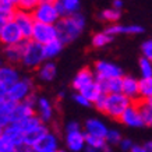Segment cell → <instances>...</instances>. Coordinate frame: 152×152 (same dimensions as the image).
<instances>
[{"label": "cell", "mask_w": 152, "mask_h": 152, "mask_svg": "<svg viewBox=\"0 0 152 152\" xmlns=\"http://www.w3.org/2000/svg\"><path fill=\"white\" fill-rule=\"evenodd\" d=\"M38 4H39V0H20L17 7L27 10V11H34Z\"/></svg>", "instance_id": "obj_39"}, {"label": "cell", "mask_w": 152, "mask_h": 152, "mask_svg": "<svg viewBox=\"0 0 152 152\" xmlns=\"http://www.w3.org/2000/svg\"><path fill=\"white\" fill-rule=\"evenodd\" d=\"M20 78V73L13 66H0V84L4 87H11Z\"/></svg>", "instance_id": "obj_18"}, {"label": "cell", "mask_w": 152, "mask_h": 152, "mask_svg": "<svg viewBox=\"0 0 152 152\" xmlns=\"http://www.w3.org/2000/svg\"><path fill=\"white\" fill-rule=\"evenodd\" d=\"M31 115H35V107L28 105L27 102H17L11 113V123H20L21 120Z\"/></svg>", "instance_id": "obj_17"}, {"label": "cell", "mask_w": 152, "mask_h": 152, "mask_svg": "<svg viewBox=\"0 0 152 152\" xmlns=\"http://www.w3.org/2000/svg\"><path fill=\"white\" fill-rule=\"evenodd\" d=\"M105 101H106V94H102L101 96H99L96 101L94 102L95 107H96L99 112H103V109H105Z\"/></svg>", "instance_id": "obj_43"}, {"label": "cell", "mask_w": 152, "mask_h": 152, "mask_svg": "<svg viewBox=\"0 0 152 152\" xmlns=\"http://www.w3.org/2000/svg\"><path fill=\"white\" fill-rule=\"evenodd\" d=\"M34 152H56L59 151V140L53 133L46 131L41 138L37 141V144L32 147Z\"/></svg>", "instance_id": "obj_13"}, {"label": "cell", "mask_w": 152, "mask_h": 152, "mask_svg": "<svg viewBox=\"0 0 152 152\" xmlns=\"http://www.w3.org/2000/svg\"><path fill=\"white\" fill-rule=\"evenodd\" d=\"M140 66V73H141V77H151L152 75V60L142 56L138 61Z\"/></svg>", "instance_id": "obj_34"}, {"label": "cell", "mask_w": 152, "mask_h": 152, "mask_svg": "<svg viewBox=\"0 0 152 152\" xmlns=\"http://www.w3.org/2000/svg\"><path fill=\"white\" fill-rule=\"evenodd\" d=\"M43 60H46L45 46L34 39H27L21 60L23 66H25L27 69H38L43 63Z\"/></svg>", "instance_id": "obj_2"}, {"label": "cell", "mask_w": 152, "mask_h": 152, "mask_svg": "<svg viewBox=\"0 0 152 152\" xmlns=\"http://www.w3.org/2000/svg\"><path fill=\"white\" fill-rule=\"evenodd\" d=\"M46 131H49V130H48V127L43 124V123H42V124H39L38 127H35V129L29 130V131H25V134H24L25 151H32V147L37 144V141L41 138V137L46 133Z\"/></svg>", "instance_id": "obj_16"}, {"label": "cell", "mask_w": 152, "mask_h": 152, "mask_svg": "<svg viewBox=\"0 0 152 152\" xmlns=\"http://www.w3.org/2000/svg\"><path fill=\"white\" fill-rule=\"evenodd\" d=\"M74 101L77 102V103H78V105H81V106H91L92 105V102L89 101V99H88L87 96H84L83 94L81 92H78V94H75V95H74Z\"/></svg>", "instance_id": "obj_41"}, {"label": "cell", "mask_w": 152, "mask_h": 152, "mask_svg": "<svg viewBox=\"0 0 152 152\" xmlns=\"http://www.w3.org/2000/svg\"><path fill=\"white\" fill-rule=\"evenodd\" d=\"M144 147H145V151H147V152H152V141L145 142V144H144Z\"/></svg>", "instance_id": "obj_47"}, {"label": "cell", "mask_w": 152, "mask_h": 152, "mask_svg": "<svg viewBox=\"0 0 152 152\" xmlns=\"http://www.w3.org/2000/svg\"><path fill=\"white\" fill-rule=\"evenodd\" d=\"M23 41H25V38H24L21 29L15 24L14 20L9 21L6 25L1 27V29H0V42L4 46L15 45V43H20V42H23Z\"/></svg>", "instance_id": "obj_6"}, {"label": "cell", "mask_w": 152, "mask_h": 152, "mask_svg": "<svg viewBox=\"0 0 152 152\" xmlns=\"http://www.w3.org/2000/svg\"><path fill=\"white\" fill-rule=\"evenodd\" d=\"M56 64L53 61H43L39 67H38V77L39 80L49 83L56 77Z\"/></svg>", "instance_id": "obj_26"}, {"label": "cell", "mask_w": 152, "mask_h": 152, "mask_svg": "<svg viewBox=\"0 0 152 152\" xmlns=\"http://www.w3.org/2000/svg\"><path fill=\"white\" fill-rule=\"evenodd\" d=\"M32 14L35 21L48 24H56L61 17L56 4H50V3H39L32 11Z\"/></svg>", "instance_id": "obj_4"}, {"label": "cell", "mask_w": 152, "mask_h": 152, "mask_svg": "<svg viewBox=\"0 0 152 152\" xmlns=\"http://www.w3.org/2000/svg\"><path fill=\"white\" fill-rule=\"evenodd\" d=\"M96 80L95 71H92L91 69H81L78 73L75 74V77L73 80V87L80 91L81 88H84L85 85H88L89 83H92Z\"/></svg>", "instance_id": "obj_19"}, {"label": "cell", "mask_w": 152, "mask_h": 152, "mask_svg": "<svg viewBox=\"0 0 152 152\" xmlns=\"http://www.w3.org/2000/svg\"><path fill=\"white\" fill-rule=\"evenodd\" d=\"M56 7L59 10L61 17L69 15V14L77 13L80 10V0H57Z\"/></svg>", "instance_id": "obj_27"}, {"label": "cell", "mask_w": 152, "mask_h": 152, "mask_svg": "<svg viewBox=\"0 0 152 152\" xmlns=\"http://www.w3.org/2000/svg\"><path fill=\"white\" fill-rule=\"evenodd\" d=\"M13 20L20 27L24 38H25V39H31L32 31H34V25L37 23L35 18H34L32 11H27V10H23V9H18V7H17L15 11H14Z\"/></svg>", "instance_id": "obj_5"}, {"label": "cell", "mask_w": 152, "mask_h": 152, "mask_svg": "<svg viewBox=\"0 0 152 152\" xmlns=\"http://www.w3.org/2000/svg\"><path fill=\"white\" fill-rule=\"evenodd\" d=\"M66 145L70 151L80 152L83 151L85 142V131H81V129H69L66 130Z\"/></svg>", "instance_id": "obj_11"}, {"label": "cell", "mask_w": 152, "mask_h": 152, "mask_svg": "<svg viewBox=\"0 0 152 152\" xmlns=\"http://www.w3.org/2000/svg\"><path fill=\"white\" fill-rule=\"evenodd\" d=\"M1 134H3V127L0 126V135H1Z\"/></svg>", "instance_id": "obj_50"}, {"label": "cell", "mask_w": 152, "mask_h": 152, "mask_svg": "<svg viewBox=\"0 0 152 152\" xmlns=\"http://www.w3.org/2000/svg\"><path fill=\"white\" fill-rule=\"evenodd\" d=\"M29 94H32V81L28 78H21L9 87V99L14 102L25 101V98Z\"/></svg>", "instance_id": "obj_8"}, {"label": "cell", "mask_w": 152, "mask_h": 152, "mask_svg": "<svg viewBox=\"0 0 152 152\" xmlns=\"http://www.w3.org/2000/svg\"><path fill=\"white\" fill-rule=\"evenodd\" d=\"M106 32H109L110 35L116 37L120 34H124V35H138V34L144 32V28L140 25H121V24H110L109 27L105 29Z\"/></svg>", "instance_id": "obj_15"}, {"label": "cell", "mask_w": 152, "mask_h": 152, "mask_svg": "<svg viewBox=\"0 0 152 152\" xmlns=\"http://www.w3.org/2000/svg\"><path fill=\"white\" fill-rule=\"evenodd\" d=\"M140 99H152V75L140 80Z\"/></svg>", "instance_id": "obj_30"}, {"label": "cell", "mask_w": 152, "mask_h": 152, "mask_svg": "<svg viewBox=\"0 0 152 152\" xmlns=\"http://www.w3.org/2000/svg\"><path fill=\"white\" fill-rule=\"evenodd\" d=\"M27 41V39H25ZM25 41L15 43V45H9L4 49V56L9 60V63L15 64V63H21L24 55V46H25Z\"/></svg>", "instance_id": "obj_20"}, {"label": "cell", "mask_w": 152, "mask_h": 152, "mask_svg": "<svg viewBox=\"0 0 152 152\" xmlns=\"http://www.w3.org/2000/svg\"><path fill=\"white\" fill-rule=\"evenodd\" d=\"M24 130L20 127L18 123H10L6 127H3V135L11 141L15 145L17 151H25L24 144Z\"/></svg>", "instance_id": "obj_12"}, {"label": "cell", "mask_w": 152, "mask_h": 152, "mask_svg": "<svg viewBox=\"0 0 152 152\" xmlns=\"http://www.w3.org/2000/svg\"><path fill=\"white\" fill-rule=\"evenodd\" d=\"M105 138H106V142L109 145H119L123 137H121L120 131H117V130H109Z\"/></svg>", "instance_id": "obj_37"}, {"label": "cell", "mask_w": 152, "mask_h": 152, "mask_svg": "<svg viewBox=\"0 0 152 152\" xmlns=\"http://www.w3.org/2000/svg\"><path fill=\"white\" fill-rule=\"evenodd\" d=\"M84 131L87 134H92V135H98V137H106V134L109 131V129L106 127V124L99 119H88L84 126Z\"/></svg>", "instance_id": "obj_21"}, {"label": "cell", "mask_w": 152, "mask_h": 152, "mask_svg": "<svg viewBox=\"0 0 152 152\" xmlns=\"http://www.w3.org/2000/svg\"><path fill=\"white\" fill-rule=\"evenodd\" d=\"M120 13L119 9H116V7H110V9H105L103 11H101L99 14V18L102 21H105V23H109V24H113V23H117L120 20Z\"/></svg>", "instance_id": "obj_31"}, {"label": "cell", "mask_w": 152, "mask_h": 152, "mask_svg": "<svg viewBox=\"0 0 152 152\" xmlns=\"http://www.w3.org/2000/svg\"><path fill=\"white\" fill-rule=\"evenodd\" d=\"M131 152H147V151H145V147H144V145H135V144H134L133 148H131Z\"/></svg>", "instance_id": "obj_45"}, {"label": "cell", "mask_w": 152, "mask_h": 152, "mask_svg": "<svg viewBox=\"0 0 152 152\" xmlns=\"http://www.w3.org/2000/svg\"><path fill=\"white\" fill-rule=\"evenodd\" d=\"M120 121H121L124 126L133 127V129H138V127L145 126L144 124L142 116H141V112H140L138 106H137L135 102H133V103L124 110V113H123L121 117H120Z\"/></svg>", "instance_id": "obj_10"}, {"label": "cell", "mask_w": 152, "mask_h": 152, "mask_svg": "<svg viewBox=\"0 0 152 152\" xmlns=\"http://www.w3.org/2000/svg\"><path fill=\"white\" fill-rule=\"evenodd\" d=\"M57 0H39V3H50V4H56Z\"/></svg>", "instance_id": "obj_48"}, {"label": "cell", "mask_w": 152, "mask_h": 152, "mask_svg": "<svg viewBox=\"0 0 152 152\" xmlns=\"http://www.w3.org/2000/svg\"><path fill=\"white\" fill-rule=\"evenodd\" d=\"M133 103V101L129 96H126L123 92L117 94H106V101H105V109L103 113L112 117V119L120 120L121 115L124 110Z\"/></svg>", "instance_id": "obj_3"}, {"label": "cell", "mask_w": 152, "mask_h": 152, "mask_svg": "<svg viewBox=\"0 0 152 152\" xmlns=\"http://www.w3.org/2000/svg\"><path fill=\"white\" fill-rule=\"evenodd\" d=\"M85 142H87L88 151L96 152V151H106L109 144L106 142L105 137H98V135H92V134L85 133Z\"/></svg>", "instance_id": "obj_24"}, {"label": "cell", "mask_w": 152, "mask_h": 152, "mask_svg": "<svg viewBox=\"0 0 152 152\" xmlns=\"http://www.w3.org/2000/svg\"><path fill=\"white\" fill-rule=\"evenodd\" d=\"M7 98H9V88L0 84V102L7 99Z\"/></svg>", "instance_id": "obj_44"}, {"label": "cell", "mask_w": 152, "mask_h": 152, "mask_svg": "<svg viewBox=\"0 0 152 152\" xmlns=\"http://www.w3.org/2000/svg\"><path fill=\"white\" fill-rule=\"evenodd\" d=\"M133 145H134V142L130 138H121V141H120V144H119L120 149H121V151H124V152L131 151Z\"/></svg>", "instance_id": "obj_42"}, {"label": "cell", "mask_w": 152, "mask_h": 152, "mask_svg": "<svg viewBox=\"0 0 152 152\" xmlns=\"http://www.w3.org/2000/svg\"><path fill=\"white\" fill-rule=\"evenodd\" d=\"M121 92L129 96L133 102L140 99V80L134 78L133 75H123V89Z\"/></svg>", "instance_id": "obj_14"}, {"label": "cell", "mask_w": 152, "mask_h": 152, "mask_svg": "<svg viewBox=\"0 0 152 152\" xmlns=\"http://www.w3.org/2000/svg\"><path fill=\"white\" fill-rule=\"evenodd\" d=\"M56 38H57V28H56V24L39 23V21L35 23L31 39L39 42L42 45H45V43L53 41Z\"/></svg>", "instance_id": "obj_7"}, {"label": "cell", "mask_w": 152, "mask_h": 152, "mask_svg": "<svg viewBox=\"0 0 152 152\" xmlns=\"http://www.w3.org/2000/svg\"><path fill=\"white\" fill-rule=\"evenodd\" d=\"M78 92H81L84 96H87L92 103L96 101L98 98L101 96L102 94H105L103 91H102V87H101V84H99L98 80H95V81H92V83H89L88 85H85L84 88H81Z\"/></svg>", "instance_id": "obj_25"}, {"label": "cell", "mask_w": 152, "mask_h": 152, "mask_svg": "<svg viewBox=\"0 0 152 152\" xmlns=\"http://www.w3.org/2000/svg\"><path fill=\"white\" fill-rule=\"evenodd\" d=\"M135 103L141 112L144 124L152 127V99H138Z\"/></svg>", "instance_id": "obj_28"}, {"label": "cell", "mask_w": 152, "mask_h": 152, "mask_svg": "<svg viewBox=\"0 0 152 152\" xmlns=\"http://www.w3.org/2000/svg\"><path fill=\"white\" fill-rule=\"evenodd\" d=\"M15 103L17 102L11 101V99H4V101L0 102V115L6 116V117H9L10 121H11V113H13V109L14 106H15Z\"/></svg>", "instance_id": "obj_35"}, {"label": "cell", "mask_w": 152, "mask_h": 152, "mask_svg": "<svg viewBox=\"0 0 152 152\" xmlns=\"http://www.w3.org/2000/svg\"><path fill=\"white\" fill-rule=\"evenodd\" d=\"M84 27H85V17L78 11L60 17V20L56 23L57 38L64 45L70 43L80 37V34L84 31Z\"/></svg>", "instance_id": "obj_1"}, {"label": "cell", "mask_w": 152, "mask_h": 152, "mask_svg": "<svg viewBox=\"0 0 152 152\" xmlns=\"http://www.w3.org/2000/svg\"><path fill=\"white\" fill-rule=\"evenodd\" d=\"M9 1H10V3H13V4L17 7V6H18V1H20V0H9Z\"/></svg>", "instance_id": "obj_49"}, {"label": "cell", "mask_w": 152, "mask_h": 152, "mask_svg": "<svg viewBox=\"0 0 152 152\" xmlns=\"http://www.w3.org/2000/svg\"><path fill=\"white\" fill-rule=\"evenodd\" d=\"M15 9H17V7H15ZM15 9H10V7H0V29H1L3 25H6L9 21L13 20Z\"/></svg>", "instance_id": "obj_36"}, {"label": "cell", "mask_w": 152, "mask_h": 152, "mask_svg": "<svg viewBox=\"0 0 152 152\" xmlns=\"http://www.w3.org/2000/svg\"><path fill=\"white\" fill-rule=\"evenodd\" d=\"M94 71L96 78H115V77H123V70L117 64L106 60H99L94 66Z\"/></svg>", "instance_id": "obj_9"}, {"label": "cell", "mask_w": 152, "mask_h": 152, "mask_svg": "<svg viewBox=\"0 0 152 152\" xmlns=\"http://www.w3.org/2000/svg\"><path fill=\"white\" fill-rule=\"evenodd\" d=\"M113 35H110L109 32H106V31H103V32H98L95 34L92 37V46L94 48H103L106 46V45H109L112 41H113Z\"/></svg>", "instance_id": "obj_32"}, {"label": "cell", "mask_w": 152, "mask_h": 152, "mask_svg": "<svg viewBox=\"0 0 152 152\" xmlns=\"http://www.w3.org/2000/svg\"><path fill=\"white\" fill-rule=\"evenodd\" d=\"M113 7L121 10V7H123V0H113Z\"/></svg>", "instance_id": "obj_46"}, {"label": "cell", "mask_w": 152, "mask_h": 152, "mask_svg": "<svg viewBox=\"0 0 152 152\" xmlns=\"http://www.w3.org/2000/svg\"><path fill=\"white\" fill-rule=\"evenodd\" d=\"M0 1H1V0H0Z\"/></svg>", "instance_id": "obj_51"}, {"label": "cell", "mask_w": 152, "mask_h": 152, "mask_svg": "<svg viewBox=\"0 0 152 152\" xmlns=\"http://www.w3.org/2000/svg\"><path fill=\"white\" fill-rule=\"evenodd\" d=\"M17 148L7 137H4L3 134L0 135V152H15Z\"/></svg>", "instance_id": "obj_38"}, {"label": "cell", "mask_w": 152, "mask_h": 152, "mask_svg": "<svg viewBox=\"0 0 152 152\" xmlns=\"http://www.w3.org/2000/svg\"><path fill=\"white\" fill-rule=\"evenodd\" d=\"M37 110L38 116L42 119L43 123H48L53 119V106H52L50 101L48 98H38L37 102Z\"/></svg>", "instance_id": "obj_23"}, {"label": "cell", "mask_w": 152, "mask_h": 152, "mask_svg": "<svg viewBox=\"0 0 152 152\" xmlns=\"http://www.w3.org/2000/svg\"><path fill=\"white\" fill-rule=\"evenodd\" d=\"M141 52H142V56L152 60V39H148L141 45Z\"/></svg>", "instance_id": "obj_40"}, {"label": "cell", "mask_w": 152, "mask_h": 152, "mask_svg": "<svg viewBox=\"0 0 152 152\" xmlns=\"http://www.w3.org/2000/svg\"><path fill=\"white\" fill-rule=\"evenodd\" d=\"M102 87V91L105 94H117L123 89V77H115V78H96Z\"/></svg>", "instance_id": "obj_22"}, {"label": "cell", "mask_w": 152, "mask_h": 152, "mask_svg": "<svg viewBox=\"0 0 152 152\" xmlns=\"http://www.w3.org/2000/svg\"><path fill=\"white\" fill-rule=\"evenodd\" d=\"M43 46H45V55H46V59H55L56 56L63 50L64 43L60 41L59 38H56V39H53V41L45 43Z\"/></svg>", "instance_id": "obj_29"}, {"label": "cell", "mask_w": 152, "mask_h": 152, "mask_svg": "<svg viewBox=\"0 0 152 152\" xmlns=\"http://www.w3.org/2000/svg\"><path fill=\"white\" fill-rule=\"evenodd\" d=\"M42 123H43V121H42V119L38 115H31V116H28V117H25L24 120H21L18 124H20V127L24 130V133H25V131H29V130L38 127V126L42 124Z\"/></svg>", "instance_id": "obj_33"}]
</instances>
